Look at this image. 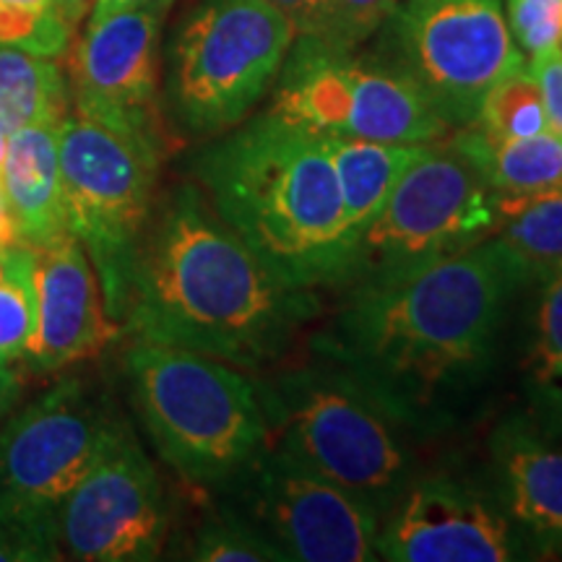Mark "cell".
<instances>
[{"label": "cell", "instance_id": "14", "mask_svg": "<svg viewBox=\"0 0 562 562\" xmlns=\"http://www.w3.org/2000/svg\"><path fill=\"white\" fill-rule=\"evenodd\" d=\"M378 560L510 562L529 560L521 533L487 484L451 474H417L383 513Z\"/></svg>", "mask_w": 562, "mask_h": 562}, {"label": "cell", "instance_id": "11", "mask_svg": "<svg viewBox=\"0 0 562 562\" xmlns=\"http://www.w3.org/2000/svg\"><path fill=\"white\" fill-rule=\"evenodd\" d=\"M284 562L378 560L381 513L269 446L227 490Z\"/></svg>", "mask_w": 562, "mask_h": 562}, {"label": "cell", "instance_id": "31", "mask_svg": "<svg viewBox=\"0 0 562 562\" xmlns=\"http://www.w3.org/2000/svg\"><path fill=\"white\" fill-rule=\"evenodd\" d=\"M529 70L539 83V91H542L547 128L562 136V47L531 58Z\"/></svg>", "mask_w": 562, "mask_h": 562}, {"label": "cell", "instance_id": "7", "mask_svg": "<svg viewBox=\"0 0 562 562\" xmlns=\"http://www.w3.org/2000/svg\"><path fill=\"white\" fill-rule=\"evenodd\" d=\"M297 30L269 0H195L170 45L167 100L182 131L240 125L277 81Z\"/></svg>", "mask_w": 562, "mask_h": 562}, {"label": "cell", "instance_id": "15", "mask_svg": "<svg viewBox=\"0 0 562 562\" xmlns=\"http://www.w3.org/2000/svg\"><path fill=\"white\" fill-rule=\"evenodd\" d=\"M117 422L76 378L53 385L0 430V490L58 505L94 467Z\"/></svg>", "mask_w": 562, "mask_h": 562}, {"label": "cell", "instance_id": "20", "mask_svg": "<svg viewBox=\"0 0 562 562\" xmlns=\"http://www.w3.org/2000/svg\"><path fill=\"white\" fill-rule=\"evenodd\" d=\"M521 357L526 417L562 442V271L539 281Z\"/></svg>", "mask_w": 562, "mask_h": 562}, {"label": "cell", "instance_id": "36", "mask_svg": "<svg viewBox=\"0 0 562 562\" xmlns=\"http://www.w3.org/2000/svg\"><path fill=\"white\" fill-rule=\"evenodd\" d=\"M0 3H5V5H30V9H55V11H58L55 0H0Z\"/></svg>", "mask_w": 562, "mask_h": 562}, {"label": "cell", "instance_id": "24", "mask_svg": "<svg viewBox=\"0 0 562 562\" xmlns=\"http://www.w3.org/2000/svg\"><path fill=\"white\" fill-rule=\"evenodd\" d=\"M60 558L53 505L0 490V562H53Z\"/></svg>", "mask_w": 562, "mask_h": 562}, {"label": "cell", "instance_id": "17", "mask_svg": "<svg viewBox=\"0 0 562 562\" xmlns=\"http://www.w3.org/2000/svg\"><path fill=\"white\" fill-rule=\"evenodd\" d=\"M487 487L521 533L531 558H562V442L526 414H510L487 442Z\"/></svg>", "mask_w": 562, "mask_h": 562}, {"label": "cell", "instance_id": "33", "mask_svg": "<svg viewBox=\"0 0 562 562\" xmlns=\"http://www.w3.org/2000/svg\"><path fill=\"white\" fill-rule=\"evenodd\" d=\"M19 396V372L11 362H0V417L11 409Z\"/></svg>", "mask_w": 562, "mask_h": 562}, {"label": "cell", "instance_id": "29", "mask_svg": "<svg viewBox=\"0 0 562 562\" xmlns=\"http://www.w3.org/2000/svg\"><path fill=\"white\" fill-rule=\"evenodd\" d=\"M505 16L518 50L531 58L562 47V0H508Z\"/></svg>", "mask_w": 562, "mask_h": 562}, {"label": "cell", "instance_id": "16", "mask_svg": "<svg viewBox=\"0 0 562 562\" xmlns=\"http://www.w3.org/2000/svg\"><path fill=\"white\" fill-rule=\"evenodd\" d=\"M121 334L79 237L63 232L34 248V331L24 355L34 370L58 372L89 360Z\"/></svg>", "mask_w": 562, "mask_h": 562}, {"label": "cell", "instance_id": "10", "mask_svg": "<svg viewBox=\"0 0 562 562\" xmlns=\"http://www.w3.org/2000/svg\"><path fill=\"white\" fill-rule=\"evenodd\" d=\"M389 21L393 68L448 128L476 125L487 91L526 66L503 0H404Z\"/></svg>", "mask_w": 562, "mask_h": 562}, {"label": "cell", "instance_id": "9", "mask_svg": "<svg viewBox=\"0 0 562 562\" xmlns=\"http://www.w3.org/2000/svg\"><path fill=\"white\" fill-rule=\"evenodd\" d=\"M271 112L323 136L435 144L448 125L396 68L297 34L281 63Z\"/></svg>", "mask_w": 562, "mask_h": 562}, {"label": "cell", "instance_id": "1", "mask_svg": "<svg viewBox=\"0 0 562 562\" xmlns=\"http://www.w3.org/2000/svg\"><path fill=\"white\" fill-rule=\"evenodd\" d=\"M526 290L497 240L370 284L313 334L336 368L422 438L446 430L490 381L510 302Z\"/></svg>", "mask_w": 562, "mask_h": 562}, {"label": "cell", "instance_id": "4", "mask_svg": "<svg viewBox=\"0 0 562 562\" xmlns=\"http://www.w3.org/2000/svg\"><path fill=\"white\" fill-rule=\"evenodd\" d=\"M125 372L154 448L195 487L227 492L269 451L258 385L227 362L133 339Z\"/></svg>", "mask_w": 562, "mask_h": 562}, {"label": "cell", "instance_id": "3", "mask_svg": "<svg viewBox=\"0 0 562 562\" xmlns=\"http://www.w3.org/2000/svg\"><path fill=\"white\" fill-rule=\"evenodd\" d=\"M211 206L297 290L344 286L351 240L326 136L277 112L252 117L193 161Z\"/></svg>", "mask_w": 562, "mask_h": 562}, {"label": "cell", "instance_id": "23", "mask_svg": "<svg viewBox=\"0 0 562 562\" xmlns=\"http://www.w3.org/2000/svg\"><path fill=\"white\" fill-rule=\"evenodd\" d=\"M68 79L55 58L0 47V128L60 125L68 115Z\"/></svg>", "mask_w": 562, "mask_h": 562}, {"label": "cell", "instance_id": "6", "mask_svg": "<svg viewBox=\"0 0 562 562\" xmlns=\"http://www.w3.org/2000/svg\"><path fill=\"white\" fill-rule=\"evenodd\" d=\"M58 157L66 227L94 266L110 318L123 326L165 154L68 110L58 133Z\"/></svg>", "mask_w": 562, "mask_h": 562}, {"label": "cell", "instance_id": "12", "mask_svg": "<svg viewBox=\"0 0 562 562\" xmlns=\"http://www.w3.org/2000/svg\"><path fill=\"white\" fill-rule=\"evenodd\" d=\"M60 550L83 562H149L165 547L170 513L157 469L117 425L83 480L55 505Z\"/></svg>", "mask_w": 562, "mask_h": 562}, {"label": "cell", "instance_id": "18", "mask_svg": "<svg viewBox=\"0 0 562 562\" xmlns=\"http://www.w3.org/2000/svg\"><path fill=\"white\" fill-rule=\"evenodd\" d=\"M58 133L60 125H32L11 133L0 170L21 243L32 248L68 232L63 216Z\"/></svg>", "mask_w": 562, "mask_h": 562}, {"label": "cell", "instance_id": "26", "mask_svg": "<svg viewBox=\"0 0 562 562\" xmlns=\"http://www.w3.org/2000/svg\"><path fill=\"white\" fill-rule=\"evenodd\" d=\"M191 558L201 562H284L277 547L237 508L222 510L195 531Z\"/></svg>", "mask_w": 562, "mask_h": 562}, {"label": "cell", "instance_id": "27", "mask_svg": "<svg viewBox=\"0 0 562 562\" xmlns=\"http://www.w3.org/2000/svg\"><path fill=\"white\" fill-rule=\"evenodd\" d=\"M70 37L74 26L60 11L0 3V47L58 60L68 53Z\"/></svg>", "mask_w": 562, "mask_h": 562}, {"label": "cell", "instance_id": "34", "mask_svg": "<svg viewBox=\"0 0 562 562\" xmlns=\"http://www.w3.org/2000/svg\"><path fill=\"white\" fill-rule=\"evenodd\" d=\"M146 3H154V0H94V5H91V13H89V21L110 16V13H115V11L136 9V5H146Z\"/></svg>", "mask_w": 562, "mask_h": 562}, {"label": "cell", "instance_id": "28", "mask_svg": "<svg viewBox=\"0 0 562 562\" xmlns=\"http://www.w3.org/2000/svg\"><path fill=\"white\" fill-rule=\"evenodd\" d=\"M402 0H321V24L315 37L341 50H355L389 24Z\"/></svg>", "mask_w": 562, "mask_h": 562}, {"label": "cell", "instance_id": "25", "mask_svg": "<svg viewBox=\"0 0 562 562\" xmlns=\"http://www.w3.org/2000/svg\"><path fill=\"white\" fill-rule=\"evenodd\" d=\"M476 125L497 138H526L550 131L542 91L529 66L513 70L487 91Z\"/></svg>", "mask_w": 562, "mask_h": 562}, {"label": "cell", "instance_id": "2", "mask_svg": "<svg viewBox=\"0 0 562 562\" xmlns=\"http://www.w3.org/2000/svg\"><path fill=\"white\" fill-rule=\"evenodd\" d=\"M318 315V292L279 279L186 182L146 227L123 331L256 370L279 360Z\"/></svg>", "mask_w": 562, "mask_h": 562}, {"label": "cell", "instance_id": "19", "mask_svg": "<svg viewBox=\"0 0 562 562\" xmlns=\"http://www.w3.org/2000/svg\"><path fill=\"white\" fill-rule=\"evenodd\" d=\"M451 146L497 195L562 188V136L552 131L526 138H497L480 125L461 128Z\"/></svg>", "mask_w": 562, "mask_h": 562}, {"label": "cell", "instance_id": "32", "mask_svg": "<svg viewBox=\"0 0 562 562\" xmlns=\"http://www.w3.org/2000/svg\"><path fill=\"white\" fill-rule=\"evenodd\" d=\"M269 3L292 21L297 34L315 37L321 24V0H269Z\"/></svg>", "mask_w": 562, "mask_h": 562}, {"label": "cell", "instance_id": "37", "mask_svg": "<svg viewBox=\"0 0 562 562\" xmlns=\"http://www.w3.org/2000/svg\"><path fill=\"white\" fill-rule=\"evenodd\" d=\"M5 149H9V133L0 128V170H3V161H5Z\"/></svg>", "mask_w": 562, "mask_h": 562}, {"label": "cell", "instance_id": "30", "mask_svg": "<svg viewBox=\"0 0 562 562\" xmlns=\"http://www.w3.org/2000/svg\"><path fill=\"white\" fill-rule=\"evenodd\" d=\"M34 331V286H0V362L26 355Z\"/></svg>", "mask_w": 562, "mask_h": 562}, {"label": "cell", "instance_id": "35", "mask_svg": "<svg viewBox=\"0 0 562 562\" xmlns=\"http://www.w3.org/2000/svg\"><path fill=\"white\" fill-rule=\"evenodd\" d=\"M55 5H58L63 19H66L70 26H76L91 11L94 0H55Z\"/></svg>", "mask_w": 562, "mask_h": 562}, {"label": "cell", "instance_id": "8", "mask_svg": "<svg viewBox=\"0 0 562 562\" xmlns=\"http://www.w3.org/2000/svg\"><path fill=\"white\" fill-rule=\"evenodd\" d=\"M497 193L448 146L425 144L357 237L344 286L370 284L459 256L495 235Z\"/></svg>", "mask_w": 562, "mask_h": 562}, {"label": "cell", "instance_id": "22", "mask_svg": "<svg viewBox=\"0 0 562 562\" xmlns=\"http://www.w3.org/2000/svg\"><path fill=\"white\" fill-rule=\"evenodd\" d=\"M492 240L503 245L526 286L562 271V188L524 195H497Z\"/></svg>", "mask_w": 562, "mask_h": 562}, {"label": "cell", "instance_id": "21", "mask_svg": "<svg viewBox=\"0 0 562 562\" xmlns=\"http://www.w3.org/2000/svg\"><path fill=\"white\" fill-rule=\"evenodd\" d=\"M336 178H339L344 222L355 252L357 237L381 211L406 167L419 157L425 144H383L368 138L326 136Z\"/></svg>", "mask_w": 562, "mask_h": 562}, {"label": "cell", "instance_id": "13", "mask_svg": "<svg viewBox=\"0 0 562 562\" xmlns=\"http://www.w3.org/2000/svg\"><path fill=\"white\" fill-rule=\"evenodd\" d=\"M172 0L91 19L68 60L74 112L165 154L159 108V40Z\"/></svg>", "mask_w": 562, "mask_h": 562}, {"label": "cell", "instance_id": "5", "mask_svg": "<svg viewBox=\"0 0 562 562\" xmlns=\"http://www.w3.org/2000/svg\"><path fill=\"white\" fill-rule=\"evenodd\" d=\"M256 385L269 446L362 497L381 518L419 474L417 435L331 364L315 360Z\"/></svg>", "mask_w": 562, "mask_h": 562}]
</instances>
